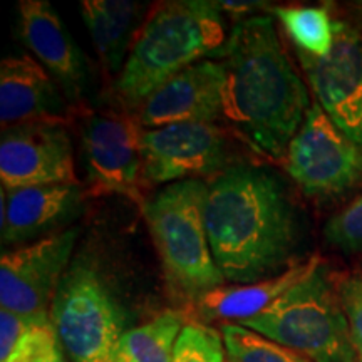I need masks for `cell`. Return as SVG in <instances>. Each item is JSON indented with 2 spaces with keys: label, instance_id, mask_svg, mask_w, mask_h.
<instances>
[{
  "label": "cell",
  "instance_id": "cell-1",
  "mask_svg": "<svg viewBox=\"0 0 362 362\" xmlns=\"http://www.w3.org/2000/svg\"><path fill=\"white\" fill-rule=\"evenodd\" d=\"M205 225L225 280L253 284L291 267L300 221L287 189L264 166L235 163L206 183Z\"/></svg>",
  "mask_w": 362,
  "mask_h": 362
},
{
  "label": "cell",
  "instance_id": "cell-2",
  "mask_svg": "<svg viewBox=\"0 0 362 362\" xmlns=\"http://www.w3.org/2000/svg\"><path fill=\"white\" fill-rule=\"evenodd\" d=\"M218 59L223 117L257 155L282 163L312 103L272 17L235 22Z\"/></svg>",
  "mask_w": 362,
  "mask_h": 362
},
{
  "label": "cell",
  "instance_id": "cell-3",
  "mask_svg": "<svg viewBox=\"0 0 362 362\" xmlns=\"http://www.w3.org/2000/svg\"><path fill=\"white\" fill-rule=\"evenodd\" d=\"M230 34L215 2L170 0L146 17L138 30L116 93L126 106L139 107L156 88L188 66L216 59Z\"/></svg>",
  "mask_w": 362,
  "mask_h": 362
},
{
  "label": "cell",
  "instance_id": "cell-4",
  "mask_svg": "<svg viewBox=\"0 0 362 362\" xmlns=\"http://www.w3.org/2000/svg\"><path fill=\"white\" fill-rule=\"evenodd\" d=\"M205 198V181L185 180L170 183L141 206L170 293L192 305L225 285L208 240Z\"/></svg>",
  "mask_w": 362,
  "mask_h": 362
},
{
  "label": "cell",
  "instance_id": "cell-5",
  "mask_svg": "<svg viewBox=\"0 0 362 362\" xmlns=\"http://www.w3.org/2000/svg\"><path fill=\"white\" fill-rule=\"evenodd\" d=\"M240 325L312 362H357L339 287L322 262L269 309Z\"/></svg>",
  "mask_w": 362,
  "mask_h": 362
},
{
  "label": "cell",
  "instance_id": "cell-6",
  "mask_svg": "<svg viewBox=\"0 0 362 362\" xmlns=\"http://www.w3.org/2000/svg\"><path fill=\"white\" fill-rule=\"evenodd\" d=\"M51 322L71 362H112L126 332V312L99 272L79 260L59 282Z\"/></svg>",
  "mask_w": 362,
  "mask_h": 362
},
{
  "label": "cell",
  "instance_id": "cell-7",
  "mask_svg": "<svg viewBox=\"0 0 362 362\" xmlns=\"http://www.w3.org/2000/svg\"><path fill=\"white\" fill-rule=\"evenodd\" d=\"M282 165L293 183L317 200L342 197L362 185V148L317 101L288 144Z\"/></svg>",
  "mask_w": 362,
  "mask_h": 362
},
{
  "label": "cell",
  "instance_id": "cell-8",
  "mask_svg": "<svg viewBox=\"0 0 362 362\" xmlns=\"http://www.w3.org/2000/svg\"><path fill=\"white\" fill-rule=\"evenodd\" d=\"M143 126L138 116L115 110L89 112L81 148L90 194H119L143 206Z\"/></svg>",
  "mask_w": 362,
  "mask_h": 362
},
{
  "label": "cell",
  "instance_id": "cell-9",
  "mask_svg": "<svg viewBox=\"0 0 362 362\" xmlns=\"http://www.w3.org/2000/svg\"><path fill=\"white\" fill-rule=\"evenodd\" d=\"M79 228L11 248L0 259V304L27 319L49 320L62 275L69 269Z\"/></svg>",
  "mask_w": 362,
  "mask_h": 362
},
{
  "label": "cell",
  "instance_id": "cell-10",
  "mask_svg": "<svg viewBox=\"0 0 362 362\" xmlns=\"http://www.w3.org/2000/svg\"><path fill=\"white\" fill-rule=\"evenodd\" d=\"M67 124L66 121H30L2 129V188L79 185Z\"/></svg>",
  "mask_w": 362,
  "mask_h": 362
},
{
  "label": "cell",
  "instance_id": "cell-11",
  "mask_svg": "<svg viewBox=\"0 0 362 362\" xmlns=\"http://www.w3.org/2000/svg\"><path fill=\"white\" fill-rule=\"evenodd\" d=\"M226 136L216 123L189 121L144 129L143 178L146 183L214 178L226 168Z\"/></svg>",
  "mask_w": 362,
  "mask_h": 362
},
{
  "label": "cell",
  "instance_id": "cell-12",
  "mask_svg": "<svg viewBox=\"0 0 362 362\" xmlns=\"http://www.w3.org/2000/svg\"><path fill=\"white\" fill-rule=\"evenodd\" d=\"M317 103L362 148V33L336 19V40L327 57L297 51Z\"/></svg>",
  "mask_w": 362,
  "mask_h": 362
},
{
  "label": "cell",
  "instance_id": "cell-13",
  "mask_svg": "<svg viewBox=\"0 0 362 362\" xmlns=\"http://www.w3.org/2000/svg\"><path fill=\"white\" fill-rule=\"evenodd\" d=\"M17 12L21 40L78 107L89 86V67L64 21L47 0H21Z\"/></svg>",
  "mask_w": 362,
  "mask_h": 362
},
{
  "label": "cell",
  "instance_id": "cell-14",
  "mask_svg": "<svg viewBox=\"0 0 362 362\" xmlns=\"http://www.w3.org/2000/svg\"><path fill=\"white\" fill-rule=\"evenodd\" d=\"M223 66L203 59L163 83L144 99L138 110L143 128L166 124L216 123L223 117Z\"/></svg>",
  "mask_w": 362,
  "mask_h": 362
},
{
  "label": "cell",
  "instance_id": "cell-15",
  "mask_svg": "<svg viewBox=\"0 0 362 362\" xmlns=\"http://www.w3.org/2000/svg\"><path fill=\"white\" fill-rule=\"evenodd\" d=\"M84 192L79 185H40L0 189L2 245H29L51 235L83 214Z\"/></svg>",
  "mask_w": 362,
  "mask_h": 362
},
{
  "label": "cell",
  "instance_id": "cell-16",
  "mask_svg": "<svg viewBox=\"0 0 362 362\" xmlns=\"http://www.w3.org/2000/svg\"><path fill=\"white\" fill-rule=\"evenodd\" d=\"M76 107L49 72L30 57L7 56L0 62V126L30 121H66Z\"/></svg>",
  "mask_w": 362,
  "mask_h": 362
},
{
  "label": "cell",
  "instance_id": "cell-17",
  "mask_svg": "<svg viewBox=\"0 0 362 362\" xmlns=\"http://www.w3.org/2000/svg\"><path fill=\"white\" fill-rule=\"evenodd\" d=\"M319 257L292 265L275 277L259 280L253 284L221 285L215 291L208 292L194 304L198 320L203 324L211 320H232V324H240L243 320L259 315L282 297L288 288L304 280L320 265Z\"/></svg>",
  "mask_w": 362,
  "mask_h": 362
},
{
  "label": "cell",
  "instance_id": "cell-18",
  "mask_svg": "<svg viewBox=\"0 0 362 362\" xmlns=\"http://www.w3.org/2000/svg\"><path fill=\"white\" fill-rule=\"evenodd\" d=\"M144 6L131 0H83L81 13L104 69L123 71Z\"/></svg>",
  "mask_w": 362,
  "mask_h": 362
},
{
  "label": "cell",
  "instance_id": "cell-19",
  "mask_svg": "<svg viewBox=\"0 0 362 362\" xmlns=\"http://www.w3.org/2000/svg\"><path fill=\"white\" fill-rule=\"evenodd\" d=\"M187 314L165 310L139 327L126 330L117 344L112 362H171Z\"/></svg>",
  "mask_w": 362,
  "mask_h": 362
},
{
  "label": "cell",
  "instance_id": "cell-20",
  "mask_svg": "<svg viewBox=\"0 0 362 362\" xmlns=\"http://www.w3.org/2000/svg\"><path fill=\"white\" fill-rule=\"evenodd\" d=\"M277 17L297 51L312 57H327L336 40V19L329 6H275L270 11Z\"/></svg>",
  "mask_w": 362,
  "mask_h": 362
},
{
  "label": "cell",
  "instance_id": "cell-21",
  "mask_svg": "<svg viewBox=\"0 0 362 362\" xmlns=\"http://www.w3.org/2000/svg\"><path fill=\"white\" fill-rule=\"evenodd\" d=\"M221 336L226 357L232 362H312L298 352L240 324L223 322Z\"/></svg>",
  "mask_w": 362,
  "mask_h": 362
},
{
  "label": "cell",
  "instance_id": "cell-22",
  "mask_svg": "<svg viewBox=\"0 0 362 362\" xmlns=\"http://www.w3.org/2000/svg\"><path fill=\"white\" fill-rule=\"evenodd\" d=\"M223 336L200 320H188L181 330L171 362H225Z\"/></svg>",
  "mask_w": 362,
  "mask_h": 362
},
{
  "label": "cell",
  "instance_id": "cell-23",
  "mask_svg": "<svg viewBox=\"0 0 362 362\" xmlns=\"http://www.w3.org/2000/svg\"><path fill=\"white\" fill-rule=\"evenodd\" d=\"M324 237L344 253L362 252V193L327 221Z\"/></svg>",
  "mask_w": 362,
  "mask_h": 362
},
{
  "label": "cell",
  "instance_id": "cell-24",
  "mask_svg": "<svg viewBox=\"0 0 362 362\" xmlns=\"http://www.w3.org/2000/svg\"><path fill=\"white\" fill-rule=\"evenodd\" d=\"M51 320L35 327L19 351L6 362H69Z\"/></svg>",
  "mask_w": 362,
  "mask_h": 362
},
{
  "label": "cell",
  "instance_id": "cell-25",
  "mask_svg": "<svg viewBox=\"0 0 362 362\" xmlns=\"http://www.w3.org/2000/svg\"><path fill=\"white\" fill-rule=\"evenodd\" d=\"M51 320V319H49ZM49 320L27 319L11 310H0V362H6L19 351V347L30 336L37 325Z\"/></svg>",
  "mask_w": 362,
  "mask_h": 362
},
{
  "label": "cell",
  "instance_id": "cell-26",
  "mask_svg": "<svg viewBox=\"0 0 362 362\" xmlns=\"http://www.w3.org/2000/svg\"><path fill=\"white\" fill-rule=\"evenodd\" d=\"M337 287L342 307L347 315V322H349L356 359L357 362H362V279L347 277Z\"/></svg>",
  "mask_w": 362,
  "mask_h": 362
},
{
  "label": "cell",
  "instance_id": "cell-27",
  "mask_svg": "<svg viewBox=\"0 0 362 362\" xmlns=\"http://www.w3.org/2000/svg\"><path fill=\"white\" fill-rule=\"evenodd\" d=\"M215 6L221 13L233 17L237 22L253 17V12L257 11H270L269 4L260 0H216Z\"/></svg>",
  "mask_w": 362,
  "mask_h": 362
},
{
  "label": "cell",
  "instance_id": "cell-28",
  "mask_svg": "<svg viewBox=\"0 0 362 362\" xmlns=\"http://www.w3.org/2000/svg\"><path fill=\"white\" fill-rule=\"evenodd\" d=\"M354 11L357 12V16H359V21H361V24H362V0H361V2H356L354 4Z\"/></svg>",
  "mask_w": 362,
  "mask_h": 362
},
{
  "label": "cell",
  "instance_id": "cell-29",
  "mask_svg": "<svg viewBox=\"0 0 362 362\" xmlns=\"http://www.w3.org/2000/svg\"><path fill=\"white\" fill-rule=\"evenodd\" d=\"M225 362H232V361H230V359H228V357H226V361H225Z\"/></svg>",
  "mask_w": 362,
  "mask_h": 362
}]
</instances>
